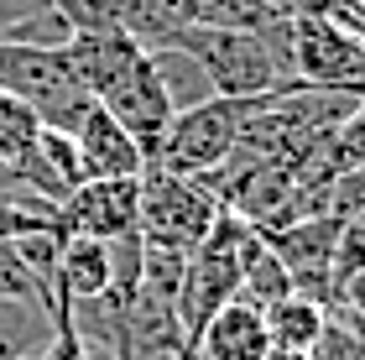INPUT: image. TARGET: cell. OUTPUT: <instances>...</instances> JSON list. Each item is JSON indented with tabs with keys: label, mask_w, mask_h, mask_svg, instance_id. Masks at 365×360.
Listing matches in <instances>:
<instances>
[{
	"label": "cell",
	"mask_w": 365,
	"mask_h": 360,
	"mask_svg": "<svg viewBox=\"0 0 365 360\" xmlns=\"http://www.w3.org/2000/svg\"><path fill=\"white\" fill-rule=\"evenodd\" d=\"M168 47H182L204 78L214 84V94L225 100H267V94L297 84L282 73L277 53L267 47L261 31H230V26H182Z\"/></svg>",
	"instance_id": "cell-1"
},
{
	"label": "cell",
	"mask_w": 365,
	"mask_h": 360,
	"mask_svg": "<svg viewBox=\"0 0 365 360\" xmlns=\"http://www.w3.org/2000/svg\"><path fill=\"white\" fill-rule=\"evenodd\" d=\"M251 110H256V100H225V94H214V100L193 105V110H178L152 152V168H168L178 178H193V183L209 178L240 146V130L251 120Z\"/></svg>",
	"instance_id": "cell-2"
},
{
	"label": "cell",
	"mask_w": 365,
	"mask_h": 360,
	"mask_svg": "<svg viewBox=\"0 0 365 360\" xmlns=\"http://www.w3.org/2000/svg\"><path fill=\"white\" fill-rule=\"evenodd\" d=\"M214 215H220V199H214L204 183L178 178V173L146 162V173H141V204H136V235L146 245L193 251V245L209 235Z\"/></svg>",
	"instance_id": "cell-3"
},
{
	"label": "cell",
	"mask_w": 365,
	"mask_h": 360,
	"mask_svg": "<svg viewBox=\"0 0 365 360\" xmlns=\"http://www.w3.org/2000/svg\"><path fill=\"white\" fill-rule=\"evenodd\" d=\"M287 58L292 78L308 89H339L365 94V42L334 26L324 11H297L287 26Z\"/></svg>",
	"instance_id": "cell-4"
},
{
	"label": "cell",
	"mask_w": 365,
	"mask_h": 360,
	"mask_svg": "<svg viewBox=\"0 0 365 360\" xmlns=\"http://www.w3.org/2000/svg\"><path fill=\"white\" fill-rule=\"evenodd\" d=\"M277 261L287 267L292 292H303L313 303H334V261H339V235H344V215L324 209V215H303L287 220L277 230H261Z\"/></svg>",
	"instance_id": "cell-5"
},
{
	"label": "cell",
	"mask_w": 365,
	"mask_h": 360,
	"mask_svg": "<svg viewBox=\"0 0 365 360\" xmlns=\"http://www.w3.org/2000/svg\"><path fill=\"white\" fill-rule=\"evenodd\" d=\"M136 204H141V178H84L58 204V235H84V240L136 235Z\"/></svg>",
	"instance_id": "cell-6"
},
{
	"label": "cell",
	"mask_w": 365,
	"mask_h": 360,
	"mask_svg": "<svg viewBox=\"0 0 365 360\" xmlns=\"http://www.w3.org/2000/svg\"><path fill=\"white\" fill-rule=\"evenodd\" d=\"M99 105L110 110L115 120H120L130 136L141 141V152H146V162H152V152H157V141H162V130L173 125V100H168V89H162V78H157V68H152V58H136L130 68L115 78V84L99 94Z\"/></svg>",
	"instance_id": "cell-7"
},
{
	"label": "cell",
	"mask_w": 365,
	"mask_h": 360,
	"mask_svg": "<svg viewBox=\"0 0 365 360\" xmlns=\"http://www.w3.org/2000/svg\"><path fill=\"white\" fill-rule=\"evenodd\" d=\"M73 152L84 178H141L146 173V152L130 130L110 115L105 105H89V115L73 125Z\"/></svg>",
	"instance_id": "cell-8"
},
{
	"label": "cell",
	"mask_w": 365,
	"mask_h": 360,
	"mask_svg": "<svg viewBox=\"0 0 365 360\" xmlns=\"http://www.w3.org/2000/svg\"><path fill=\"white\" fill-rule=\"evenodd\" d=\"M198 360H272V334H267V314L245 298H230L209 314V324L193 334Z\"/></svg>",
	"instance_id": "cell-9"
},
{
	"label": "cell",
	"mask_w": 365,
	"mask_h": 360,
	"mask_svg": "<svg viewBox=\"0 0 365 360\" xmlns=\"http://www.w3.org/2000/svg\"><path fill=\"white\" fill-rule=\"evenodd\" d=\"M58 298L63 303H94L110 298V240L63 235L58 240Z\"/></svg>",
	"instance_id": "cell-10"
},
{
	"label": "cell",
	"mask_w": 365,
	"mask_h": 360,
	"mask_svg": "<svg viewBox=\"0 0 365 360\" xmlns=\"http://www.w3.org/2000/svg\"><path fill=\"white\" fill-rule=\"evenodd\" d=\"M261 314H267L272 350H282V355H308L313 339H319L324 324H329V308L303 298V292H287V298H277L272 308H261Z\"/></svg>",
	"instance_id": "cell-11"
},
{
	"label": "cell",
	"mask_w": 365,
	"mask_h": 360,
	"mask_svg": "<svg viewBox=\"0 0 365 360\" xmlns=\"http://www.w3.org/2000/svg\"><path fill=\"white\" fill-rule=\"evenodd\" d=\"M146 58H152V68H157V78H162V89H168L173 110H193V105L214 100V84L204 78V68H198L182 47H152Z\"/></svg>",
	"instance_id": "cell-12"
},
{
	"label": "cell",
	"mask_w": 365,
	"mask_h": 360,
	"mask_svg": "<svg viewBox=\"0 0 365 360\" xmlns=\"http://www.w3.org/2000/svg\"><path fill=\"white\" fill-rule=\"evenodd\" d=\"M292 282H287V267L277 261V251L267 245V235H256V245L245 251V267H240V292L235 298L256 303V308H272L277 298H287Z\"/></svg>",
	"instance_id": "cell-13"
},
{
	"label": "cell",
	"mask_w": 365,
	"mask_h": 360,
	"mask_svg": "<svg viewBox=\"0 0 365 360\" xmlns=\"http://www.w3.org/2000/svg\"><path fill=\"white\" fill-rule=\"evenodd\" d=\"M0 298H16V303H37L47 314H58V292L42 282L37 272L26 267V256L16 251V240H0Z\"/></svg>",
	"instance_id": "cell-14"
},
{
	"label": "cell",
	"mask_w": 365,
	"mask_h": 360,
	"mask_svg": "<svg viewBox=\"0 0 365 360\" xmlns=\"http://www.w3.org/2000/svg\"><path fill=\"white\" fill-rule=\"evenodd\" d=\"M37 130H42L37 110H31L26 100H16V94L0 89V162H6V168H11V162H21V157L31 152Z\"/></svg>",
	"instance_id": "cell-15"
},
{
	"label": "cell",
	"mask_w": 365,
	"mask_h": 360,
	"mask_svg": "<svg viewBox=\"0 0 365 360\" xmlns=\"http://www.w3.org/2000/svg\"><path fill=\"white\" fill-rule=\"evenodd\" d=\"M329 168L334 173L365 168V100L334 125V136H329Z\"/></svg>",
	"instance_id": "cell-16"
},
{
	"label": "cell",
	"mask_w": 365,
	"mask_h": 360,
	"mask_svg": "<svg viewBox=\"0 0 365 360\" xmlns=\"http://www.w3.org/2000/svg\"><path fill=\"white\" fill-rule=\"evenodd\" d=\"M308 360H365V339L350 329V324H339L334 314H329V324H324V334L313 339Z\"/></svg>",
	"instance_id": "cell-17"
},
{
	"label": "cell",
	"mask_w": 365,
	"mask_h": 360,
	"mask_svg": "<svg viewBox=\"0 0 365 360\" xmlns=\"http://www.w3.org/2000/svg\"><path fill=\"white\" fill-rule=\"evenodd\" d=\"M329 308H339V314H355V319H365V261L360 267H350L339 277V287H334V303Z\"/></svg>",
	"instance_id": "cell-18"
},
{
	"label": "cell",
	"mask_w": 365,
	"mask_h": 360,
	"mask_svg": "<svg viewBox=\"0 0 365 360\" xmlns=\"http://www.w3.org/2000/svg\"><path fill=\"white\" fill-rule=\"evenodd\" d=\"M324 16H329L334 26H344L350 37L365 42V0H334V6H324Z\"/></svg>",
	"instance_id": "cell-19"
},
{
	"label": "cell",
	"mask_w": 365,
	"mask_h": 360,
	"mask_svg": "<svg viewBox=\"0 0 365 360\" xmlns=\"http://www.w3.org/2000/svg\"><path fill=\"white\" fill-rule=\"evenodd\" d=\"M0 193H6V199H26V204H37L21 183H16V168H6V162H0ZM47 209H53V204H47Z\"/></svg>",
	"instance_id": "cell-20"
},
{
	"label": "cell",
	"mask_w": 365,
	"mask_h": 360,
	"mask_svg": "<svg viewBox=\"0 0 365 360\" xmlns=\"http://www.w3.org/2000/svg\"><path fill=\"white\" fill-rule=\"evenodd\" d=\"M267 6H277V11L297 16V11H319V0H267Z\"/></svg>",
	"instance_id": "cell-21"
},
{
	"label": "cell",
	"mask_w": 365,
	"mask_h": 360,
	"mask_svg": "<svg viewBox=\"0 0 365 360\" xmlns=\"http://www.w3.org/2000/svg\"><path fill=\"white\" fill-rule=\"evenodd\" d=\"M272 360H308V355H282V350H277V355H272Z\"/></svg>",
	"instance_id": "cell-22"
},
{
	"label": "cell",
	"mask_w": 365,
	"mask_h": 360,
	"mask_svg": "<svg viewBox=\"0 0 365 360\" xmlns=\"http://www.w3.org/2000/svg\"><path fill=\"white\" fill-rule=\"evenodd\" d=\"M110 6H115V0H110Z\"/></svg>",
	"instance_id": "cell-23"
}]
</instances>
